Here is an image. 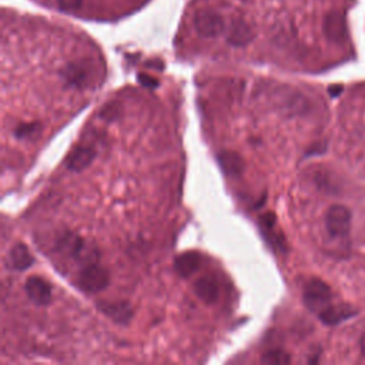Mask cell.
Masks as SVG:
<instances>
[{"label": "cell", "mask_w": 365, "mask_h": 365, "mask_svg": "<svg viewBox=\"0 0 365 365\" xmlns=\"http://www.w3.org/2000/svg\"><path fill=\"white\" fill-rule=\"evenodd\" d=\"M302 300L308 310L320 314L325 308L331 305L332 301V291L327 283H324L320 278L308 279V283L304 287Z\"/></svg>", "instance_id": "1"}, {"label": "cell", "mask_w": 365, "mask_h": 365, "mask_svg": "<svg viewBox=\"0 0 365 365\" xmlns=\"http://www.w3.org/2000/svg\"><path fill=\"white\" fill-rule=\"evenodd\" d=\"M108 284H110L108 271L104 267L93 263L86 268H83L77 278L79 289L89 294H97L106 290Z\"/></svg>", "instance_id": "2"}, {"label": "cell", "mask_w": 365, "mask_h": 365, "mask_svg": "<svg viewBox=\"0 0 365 365\" xmlns=\"http://www.w3.org/2000/svg\"><path fill=\"white\" fill-rule=\"evenodd\" d=\"M352 214L348 207L343 204H334L327 210L325 227L330 236L335 238H344L351 232Z\"/></svg>", "instance_id": "3"}, {"label": "cell", "mask_w": 365, "mask_h": 365, "mask_svg": "<svg viewBox=\"0 0 365 365\" xmlns=\"http://www.w3.org/2000/svg\"><path fill=\"white\" fill-rule=\"evenodd\" d=\"M194 29L200 38L214 39L226 31V22L211 10H199L194 16Z\"/></svg>", "instance_id": "4"}, {"label": "cell", "mask_w": 365, "mask_h": 365, "mask_svg": "<svg viewBox=\"0 0 365 365\" xmlns=\"http://www.w3.org/2000/svg\"><path fill=\"white\" fill-rule=\"evenodd\" d=\"M324 35L325 38L336 44H341L347 40L348 36V27H347V19L343 12L332 10L330 12L324 19Z\"/></svg>", "instance_id": "5"}, {"label": "cell", "mask_w": 365, "mask_h": 365, "mask_svg": "<svg viewBox=\"0 0 365 365\" xmlns=\"http://www.w3.org/2000/svg\"><path fill=\"white\" fill-rule=\"evenodd\" d=\"M24 291L32 302H35L36 305H42V307L49 305L53 298L51 286L46 282V279L38 275H32L26 279Z\"/></svg>", "instance_id": "6"}, {"label": "cell", "mask_w": 365, "mask_h": 365, "mask_svg": "<svg viewBox=\"0 0 365 365\" xmlns=\"http://www.w3.org/2000/svg\"><path fill=\"white\" fill-rule=\"evenodd\" d=\"M60 74H62V79L66 83V86L74 88V89H81L84 86H88V83H89L90 65L86 60L69 63L62 70Z\"/></svg>", "instance_id": "7"}, {"label": "cell", "mask_w": 365, "mask_h": 365, "mask_svg": "<svg viewBox=\"0 0 365 365\" xmlns=\"http://www.w3.org/2000/svg\"><path fill=\"white\" fill-rule=\"evenodd\" d=\"M99 310L117 324H129L134 316V310L129 301H100Z\"/></svg>", "instance_id": "8"}, {"label": "cell", "mask_w": 365, "mask_h": 365, "mask_svg": "<svg viewBox=\"0 0 365 365\" xmlns=\"http://www.w3.org/2000/svg\"><path fill=\"white\" fill-rule=\"evenodd\" d=\"M256 38V32L251 24L243 17H237L232 22L227 33V43L233 47H244Z\"/></svg>", "instance_id": "9"}, {"label": "cell", "mask_w": 365, "mask_h": 365, "mask_svg": "<svg viewBox=\"0 0 365 365\" xmlns=\"http://www.w3.org/2000/svg\"><path fill=\"white\" fill-rule=\"evenodd\" d=\"M63 248L67 250L69 254L79 261L93 263L99 257V252L80 237L67 236V238H63Z\"/></svg>", "instance_id": "10"}, {"label": "cell", "mask_w": 365, "mask_h": 365, "mask_svg": "<svg viewBox=\"0 0 365 365\" xmlns=\"http://www.w3.org/2000/svg\"><path fill=\"white\" fill-rule=\"evenodd\" d=\"M96 150L90 146H76L66 159V165L72 172H83L93 163Z\"/></svg>", "instance_id": "11"}, {"label": "cell", "mask_w": 365, "mask_h": 365, "mask_svg": "<svg viewBox=\"0 0 365 365\" xmlns=\"http://www.w3.org/2000/svg\"><path fill=\"white\" fill-rule=\"evenodd\" d=\"M358 311L350 304H339V305H330L323 313L318 314L321 323L325 325H336L343 321H347L355 317Z\"/></svg>", "instance_id": "12"}, {"label": "cell", "mask_w": 365, "mask_h": 365, "mask_svg": "<svg viewBox=\"0 0 365 365\" xmlns=\"http://www.w3.org/2000/svg\"><path fill=\"white\" fill-rule=\"evenodd\" d=\"M202 263H203V257L200 252L187 251L175 260V271L181 278H190L193 274L200 270Z\"/></svg>", "instance_id": "13"}, {"label": "cell", "mask_w": 365, "mask_h": 365, "mask_svg": "<svg viewBox=\"0 0 365 365\" xmlns=\"http://www.w3.org/2000/svg\"><path fill=\"white\" fill-rule=\"evenodd\" d=\"M194 293L203 302L214 304L220 295V284L213 275H203L194 283Z\"/></svg>", "instance_id": "14"}, {"label": "cell", "mask_w": 365, "mask_h": 365, "mask_svg": "<svg viewBox=\"0 0 365 365\" xmlns=\"http://www.w3.org/2000/svg\"><path fill=\"white\" fill-rule=\"evenodd\" d=\"M217 160L224 175H227L230 177H238L244 173L245 163L243 157L236 152H229V150L220 152Z\"/></svg>", "instance_id": "15"}, {"label": "cell", "mask_w": 365, "mask_h": 365, "mask_svg": "<svg viewBox=\"0 0 365 365\" xmlns=\"http://www.w3.org/2000/svg\"><path fill=\"white\" fill-rule=\"evenodd\" d=\"M9 259H10V266L16 271H26L35 263V257L32 256L29 247L23 243H17L10 248Z\"/></svg>", "instance_id": "16"}, {"label": "cell", "mask_w": 365, "mask_h": 365, "mask_svg": "<svg viewBox=\"0 0 365 365\" xmlns=\"http://www.w3.org/2000/svg\"><path fill=\"white\" fill-rule=\"evenodd\" d=\"M261 362L267 364V365H286V364L291 362V357L287 351L275 348V350L267 351L261 357Z\"/></svg>", "instance_id": "17"}, {"label": "cell", "mask_w": 365, "mask_h": 365, "mask_svg": "<svg viewBox=\"0 0 365 365\" xmlns=\"http://www.w3.org/2000/svg\"><path fill=\"white\" fill-rule=\"evenodd\" d=\"M39 130H40L39 123H23L16 129L15 136L17 138H27V137H32L33 134H36Z\"/></svg>", "instance_id": "18"}, {"label": "cell", "mask_w": 365, "mask_h": 365, "mask_svg": "<svg viewBox=\"0 0 365 365\" xmlns=\"http://www.w3.org/2000/svg\"><path fill=\"white\" fill-rule=\"evenodd\" d=\"M83 0H58V6L63 12H76L81 8Z\"/></svg>", "instance_id": "19"}, {"label": "cell", "mask_w": 365, "mask_h": 365, "mask_svg": "<svg viewBox=\"0 0 365 365\" xmlns=\"http://www.w3.org/2000/svg\"><path fill=\"white\" fill-rule=\"evenodd\" d=\"M140 84H142V86L147 88V89H157L159 88V80L154 79L153 76H149L146 73H138L137 76Z\"/></svg>", "instance_id": "20"}, {"label": "cell", "mask_w": 365, "mask_h": 365, "mask_svg": "<svg viewBox=\"0 0 365 365\" xmlns=\"http://www.w3.org/2000/svg\"><path fill=\"white\" fill-rule=\"evenodd\" d=\"M343 89H344L343 84H332V86L328 88V93L331 97H339L343 93Z\"/></svg>", "instance_id": "21"}, {"label": "cell", "mask_w": 365, "mask_h": 365, "mask_svg": "<svg viewBox=\"0 0 365 365\" xmlns=\"http://www.w3.org/2000/svg\"><path fill=\"white\" fill-rule=\"evenodd\" d=\"M359 347H361V352L365 355V332L361 336V341H359Z\"/></svg>", "instance_id": "22"}, {"label": "cell", "mask_w": 365, "mask_h": 365, "mask_svg": "<svg viewBox=\"0 0 365 365\" xmlns=\"http://www.w3.org/2000/svg\"><path fill=\"white\" fill-rule=\"evenodd\" d=\"M243 2H248V0H243Z\"/></svg>", "instance_id": "23"}]
</instances>
